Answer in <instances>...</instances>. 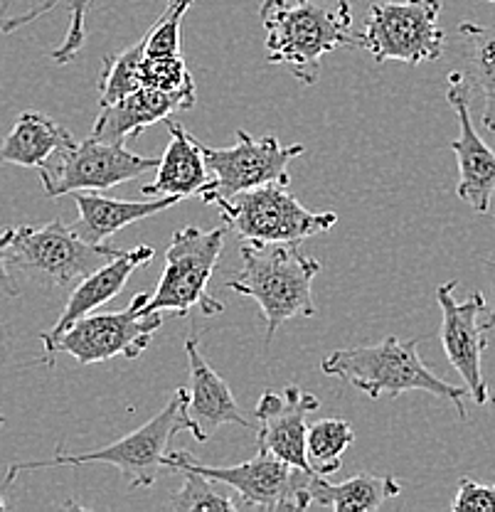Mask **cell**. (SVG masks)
<instances>
[{"mask_svg":"<svg viewBox=\"0 0 495 512\" xmlns=\"http://www.w3.org/2000/svg\"><path fill=\"white\" fill-rule=\"evenodd\" d=\"M441 0H375L367 10L360 47L377 62L417 64L441 60L446 32L439 23Z\"/></svg>","mask_w":495,"mask_h":512,"instance_id":"9","label":"cell"},{"mask_svg":"<svg viewBox=\"0 0 495 512\" xmlns=\"http://www.w3.org/2000/svg\"><path fill=\"white\" fill-rule=\"evenodd\" d=\"M0 296H8V298L20 296V286L15 284L13 274H10L8 256H5V249H3V239H0Z\"/></svg>","mask_w":495,"mask_h":512,"instance_id":"30","label":"cell"},{"mask_svg":"<svg viewBox=\"0 0 495 512\" xmlns=\"http://www.w3.org/2000/svg\"><path fill=\"white\" fill-rule=\"evenodd\" d=\"M72 200L79 210V220L72 224L74 232L92 244H106L116 232L126 229L133 222H141L158 212L178 205L180 197H148V200H116L101 192L79 190L72 192Z\"/></svg>","mask_w":495,"mask_h":512,"instance_id":"20","label":"cell"},{"mask_svg":"<svg viewBox=\"0 0 495 512\" xmlns=\"http://www.w3.org/2000/svg\"><path fill=\"white\" fill-rule=\"evenodd\" d=\"M146 60V35L119 55H109L99 74V104L111 106L143 87L141 67Z\"/></svg>","mask_w":495,"mask_h":512,"instance_id":"26","label":"cell"},{"mask_svg":"<svg viewBox=\"0 0 495 512\" xmlns=\"http://www.w3.org/2000/svg\"><path fill=\"white\" fill-rule=\"evenodd\" d=\"M5 424V416L3 414H0V426H3Z\"/></svg>","mask_w":495,"mask_h":512,"instance_id":"34","label":"cell"},{"mask_svg":"<svg viewBox=\"0 0 495 512\" xmlns=\"http://www.w3.org/2000/svg\"><path fill=\"white\" fill-rule=\"evenodd\" d=\"M454 512H495V483H478V480L463 476L451 500Z\"/></svg>","mask_w":495,"mask_h":512,"instance_id":"29","label":"cell"},{"mask_svg":"<svg viewBox=\"0 0 495 512\" xmlns=\"http://www.w3.org/2000/svg\"><path fill=\"white\" fill-rule=\"evenodd\" d=\"M148 298L151 293H136L124 311L89 313L79 318L55 343L47 345L45 362L52 367L60 352L72 355L79 365H97L114 357H141L163 325L161 313H146Z\"/></svg>","mask_w":495,"mask_h":512,"instance_id":"8","label":"cell"},{"mask_svg":"<svg viewBox=\"0 0 495 512\" xmlns=\"http://www.w3.org/2000/svg\"><path fill=\"white\" fill-rule=\"evenodd\" d=\"M234 138L237 141L230 148L202 146L207 168L212 173V183L200 195L205 205H210L217 197H234L244 190L259 188V185L279 183L289 188L291 160L303 156L306 151L301 143L281 146L279 138H254L244 128H237Z\"/></svg>","mask_w":495,"mask_h":512,"instance_id":"11","label":"cell"},{"mask_svg":"<svg viewBox=\"0 0 495 512\" xmlns=\"http://www.w3.org/2000/svg\"><path fill=\"white\" fill-rule=\"evenodd\" d=\"M190 394L188 389H175L170 402L161 409V414L153 416L136 431H131L124 439L111 441L109 446L97 448V451L87 453H67L57 448L55 458L47 461H20L10 463L5 485L13 483L20 473L28 471H45V468L57 466H87V463H106V466L116 468L126 480L129 488H151L163 471V461L168 456V446L175 434L188 431L200 441V429L188 412Z\"/></svg>","mask_w":495,"mask_h":512,"instance_id":"3","label":"cell"},{"mask_svg":"<svg viewBox=\"0 0 495 512\" xmlns=\"http://www.w3.org/2000/svg\"><path fill=\"white\" fill-rule=\"evenodd\" d=\"M355 444V429L345 419H318L308 426L306 453L311 471L328 478L343 468V453Z\"/></svg>","mask_w":495,"mask_h":512,"instance_id":"25","label":"cell"},{"mask_svg":"<svg viewBox=\"0 0 495 512\" xmlns=\"http://www.w3.org/2000/svg\"><path fill=\"white\" fill-rule=\"evenodd\" d=\"M185 458H188L190 466L198 468L205 476L237 490L244 508L274 512L313 508L311 488L318 473L291 466V463L281 461V458L271 456L266 451H257L252 461L222 468L198 463L188 448H185Z\"/></svg>","mask_w":495,"mask_h":512,"instance_id":"12","label":"cell"},{"mask_svg":"<svg viewBox=\"0 0 495 512\" xmlns=\"http://www.w3.org/2000/svg\"><path fill=\"white\" fill-rule=\"evenodd\" d=\"M227 224L215 229L183 227L173 234L168 252H165V269L156 291L146 303V313L173 311L178 316H190L198 308L200 316H220L225 303L210 296V286L215 266L225 249Z\"/></svg>","mask_w":495,"mask_h":512,"instance_id":"6","label":"cell"},{"mask_svg":"<svg viewBox=\"0 0 495 512\" xmlns=\"http://www.w3.org/2000/svg\"><path fill=\"white\" fill-rule=\"evenodd\" d=\"M8 23H10V18H5V15H0V35H5V32H10Z\"/></svg>","mask_w":495,"mask_h":512,"instance_id":"32","label":"cell"},{"mask_svg":"<svg viewBox=\"0 0 495 512\" xmlns=\"http://www.w3.org/2000/svg\"><path fill=\"white\" fill-rule=\"evenodd\" d=\"M461 79L481 104V124L495 133V23H461Z\"/></svg>","mask_w":495,"mask_h":512,"instance_id":"21","label":"cell"},{"mask_svg":"<svg viewBox=\"0 0 495 512\" xmlns=\"http://www.w3.org/2000/svg\"><path fill=\"white\" fill-rule=\"evenodd\" d=\"M459 281H446L436 288V301L441 306V345L451 367L463 377L468 394L476 404L491 399L488 384L483 380V352L488 348V330L483 328L488 301L481 291L471 293L466 301H456Z\"/></svg>","mask_w":495,"mask_h":512,"instance_id":"13","label":"cell"},{"mask_svg":"<svg viewBox=\"0 0 495 512\" xmlns=\"http://www.w3.org/2000/svg\"><path fill=\"white\" fill-rule=\"evenodd\" d=\"M313 505L330 508L338 512H372L397 498L402 485L392 476H372V473H358V476L333 485L323 476L313 480Z\"/></svg>","mask_w":495,"mask_h":512,"instance_id":"23","label":"cell"},{"mask_svg":"<svg viewBox=\"0 0 495 512\" xmlns=\"http://www.w3.org/2000/svg\"><path fill=\"white\" fill-rule=\"evenodd\" d=\"M153 256H156V249L153 247H133L129 252L116 256V259L106 261L104 266H99V269L94 271V274H89L84 281H79V284L72 288V293H69L57 323L52 325L47 333L40 335L42 345L47 348L50 343H55L69 325L77 323L79 318L89 316V313H94L99 306L109 303L111 298L119 296V293L124 291V286L129 284L133 271L151 264Z\"/></svg>","mask_w":495,"mask_h":512,"instance_id":"17","label":"cell"},{"mask_svg":"<svg viewBox=\"0 0 495 512\" xmlns=\"http://www.w3.org/2000/svg\"><path fill=\"white\" fill-rule=\"evenodd\" d=\"M318 409H321V399L311 392H303L296 384H289L281 392L266 389L257 402L259 451L271 453L303 471H311L306 453V419Z\"/></svg>","mask_w":495,"mask_h":512,"instance_id":"15","label":"cell"},{"mask_svg":"<svg viewBox=\"0 0 495 512\" xmlns=\"http://www.w3.org/2000/svg\"><path fill=\"white\" fill-rule=\"evenodd\" d=\"M488 402H493V404H495V392L491 394V399H488Z\"/></svg>","mask_w":495,"mask_h":512,"instance_id":"35","label":"cell"},{"mask_svg":"<svg viewBox=\"0 0 495 512\" xmlns=\"http://www.w3.org/2000/svg\"><path fill=\"white\" fill-rule=\"evenodd\" d=\"M141 84L151 89H163V92H178V89L195 84V79L190 77L183 55H163L143 60Z\"/></svg>","mask_w":495,"mask_h":512,"instance_id":"28","label":"cell"},{"mask_svg":"<svg viewBox=\"0 0 495 512\" xmlns=\"http://www.w3.org/2000/svg\"><path fill=\"white\" fill-rule=\"evenodd\" d=\"M446 101L459 119V138L451 141V151L459 160V185L456 195L478 215H488L495 197V153L478 136L471 116V96L459 72L449 74Z\"/></svg>","mask_w":495,"mask_h":512,"instance_id":"14","label":"cell"},{"mask_svg":"<svg viewBox=\"0 0 495 512\" xmlns=\"http://www.w3.org/2000/svg\"><path fill=\"white\" fill-rule=\"evenodd\" d=\"M0 510H8V500L3 498V493H0Z\"/></svg>","mask_w":495,"mask_h":512,"instance_id":"33","label":"cell"},{"mask_svg":"<svg viewBox=\"0 0 495 512\" xmlns=\"http://www.w3.org/2000/svg\"><path fill=\"white\" fill-rule=\"evenodd\" d=\"M495 220V217H493ZM488 266H491L493 269V274H495V261H486ZM493 286H495V276H493ZM483 328L488 330V333H491V330L495 328V303H493V308H491V313H488V318H486V323H483Z\"/></svg>","mask_w":495,"mask_h":512,"instance_id":"31","label":"cell"},{"mask_svg":"<svg viewBox=\"0 0 495 512\" xmlns=\"http://www.w3.org/2000/svg\"><path fill=\"white\" fill-rule=\"evenodd\" d=\"M210 205L220 210L222 222L244 242L259 244L303 242L328 232L338 222L335 212H311L303 207L286 185L279 183L259 185L234 197H217Z\"/></svg>","mask_w":495,"mask_h":512,"instance_id":"7","label":"cell"},{"mask_svg":"<svg viewBox=\"0 0 495 512\" xmlns=\"http://www.w3.org/2000/svg\"><path fill=\"white\" fill-rule=\"evenodd\" d=\"M259 18L266 32V62L289 69L303 87L318 84L323 55L360 47L348 0H264Z\"/></svg>","mask_w":495,"mask_h":512,"instance_id":"1","label":"cell"},{"mask_svg":"<svg viewBox=\"0 0 495 512\" xmlns=\"http://www.w3.org/2000/svg\"><path fill=\"white\" fill-rule=\"evenodd\" d=\"M165 471L178 473L183 476V485H180L178 493L173 495L168 508L175 512H234L237 510V503L230 498V493L217 485L215 478L205 476V473L198 471L188 463L185 458V448L180 451H173L165 456L163 461Z\"/></svg>","mask_w":495,"mask_h":512,"instance_id":"24","label":"cell"},{"mask_svg":"<svg viewBox=\"0 0 495 512\" xmlns=\"http://www.w3.org/2000/svg\"><path fill=\"white\" fill-rule=\"evenodd\" d=\"M195 94H198L195 84L178 92L141 87L116 104L101 106L92 136L106 143H126V138H138L148 126L170 119L178 111L193 109Z\"/></svg>","mask_w":495,"mask_h":512,"instance_id":"16","label":"cell"},{"mask_svg":"<svg viewBox=\"0 0 495 512\" xmlns=\"http://www.w3.org/2000/svg\"><path fill=\"white\" fill-rule=\"evenodd\" d=\"M8 264L45 288H74L126 249L92 244L57 220L42 227H13L0 234Z\"/></svg>","mask_w":495,"mask_h":512,"instance_id":"5","label":"cell"},{"mask_svg":"<svg viewBox=\"0 0 495 512\" xmlns=\"http://www.w3.org/2000/svg\"><path fill=\"white\" fill-rule=\"evenodd\" d=\"M72 138V133L50 116L40 111H23L13 131L0 143V163L40 170Z\"/></svg>","mask_w":495,"mask_h":512,"instance_id":"22","label":"cell"},{"mask_svg":"<svg viewBox=\"0 0 495 512\" xmlns=\"http://www.w3.org/2000/svg\"><path fill=\"white\" fill-rule=\"evenodd\" d=\"M161 158L138 156L126 148V143H106L89 136L65 143L47 165L40 168V183L47 197L72 195L79 190L101 192L116 188L129 180L143 178L158 168Z\"/></svg>","mask_w":495,"mask_h":512,"instance_id":"10","label":"cell"},{"mask_svg":"<svg viewBox=\"0 0 495 512\" xmlns=\"http://www.w3.org/2000/svg\"><path fill=\"white\" fill-rule=\"evenodd\" d=\"M328 377H338L365 392L370 399L402 397L407 392H424L449 399L461 419H466V389L441 380L424 365L419 340H399L387 335L382 343L365 348H345L330 352L321 362Z\"/></svg>","mask_w":495,"mask_h":512,"instance_id":"4","label":"cell"},{"mask_svg":"<svg viewBox=\"0 0 495 512\" xmlns=\"http://www.w3.org/2000/svg\"><path fill=\"white\" fill-rule=\"evenodd\" d=\"M242 269L227 288L239 296L257 301L266 320V345L274 340L281 325L291 318H313L318 313L313 303V279L323 271L316 256L298 249V242L259 244L244 242Z\"/></svg>","mask_w":495,"mask_h":512,"instance_id":"2","label":"cell"},{"mask_svg":"<svg viewBox=\"0 0 495 512\" xmlns=\"http://www.w3.org/2000/svg\"><path fill=\"white\" fill-rule=\"evenodd\" d=\"M170 143L161 156L156 168V180L143 185L141 195L165 197L173 195L180 200H188L193 195H202L207 185L212 183V173L207 168L202 143L183 124L173 119H165Z\"/></svg>","mask_w":495,"mask_h":512,"instance_id":"18","label":"cell"},{"mask_svg":"<svg viewBox=\"0 0 495 512\" xmlns=\"http://www.w3.org/2000/svg\"><path fill=\"white\" fill-rule=\"evenodd\" d=\"M185 355H188L190 367L188 412L200 429V444H205L212 431L222 424H239L244 429H254L252 421L242 414L239 404L234 402L232 389L205 360L198 338L185 340Z\"/></svg>","mask_w":495,"mask_h":512,"instance_id":"19","label":"cell"},{"mask_svg":"<svg viewBox=\"0 0 495 512\" xmlns=\"http://www.w3.org/2000/svg\"><path fill=\"white\" fill-rule=\"evenodd\" d=\"M195 0H165L161 18L146 30V57L180 55V28Z\"/></svg>","mask_w":495,"mask_h":512,"instance_id":"27","label":"cell"},{"mask_svg":"<svg viewBox=\"0 0 495 512\" xmlns=\"http://www.w3.org/2000/svg\"><path fill=\"white\" fill-rule=\"evenodd\" d=\"M488 3H495V0H488Z\"/></svg>","mask_w":495,"mask_h":512,"instance_id":"36","label":"cell"}]
</instances>
